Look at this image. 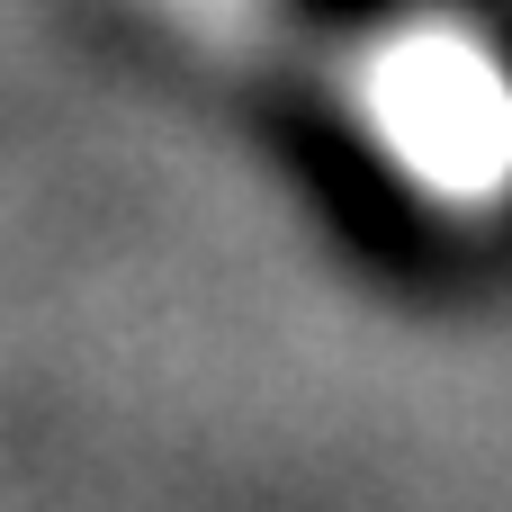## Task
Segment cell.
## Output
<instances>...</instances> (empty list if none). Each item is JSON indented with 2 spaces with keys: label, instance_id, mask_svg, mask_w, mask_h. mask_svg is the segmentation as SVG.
Returning a JSON list of instances; mask_svg holds the SVG:
<instances>
[{
  "label": "cell",
  "instance_id": "1",
  "mask_svg": "<svg viewBox=\"0 0 512 512\" xmlns=\"http://www.w3.org/2000/svg\"><path fill=\"white\" fill-rule=\"evenodd\" d=\"M378 126L396 162L459 207L512 189V81L468 36H405L378 72Z\"/></svg>",
  "mask_w": 512,
  "mask_h": 512
}]
</instances>
